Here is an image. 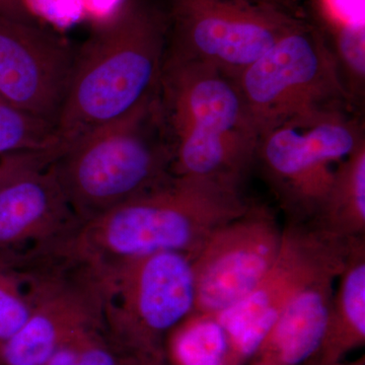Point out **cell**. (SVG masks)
<instances>
[{
    "label": "cell",
    "mask_w": 365,
    "mask_h": 365,
    "mask_svg": "<svg viewBox=\"0 0 365 365\" xmlns=\"http://www.w3.org/2000/svg\"><path fill=\"white\" fill-rule=\"evenodd\" d=\"M45 365H167L138 356L110 338L105 328L79 333L60 347Z\"/></svg>",
    "instance_id": "obj_18"
},
{
    "label": "cell",
    "mask_w": 365,
    "mask_h": 365,
    "mask_svg": "<svg viewBox=\"0 0 365 365\" xmlns=\"http://www.w3.org/2000/svg\"><path fill=\"white\" fill-rule=\"evenodd\" d=\"M103 323L110 338L167 364L168 336L195 311L193 257L177 252L138 257L103 268Z\"/></svg>",
    "instance_id": "obj_6"
},
{
    "label": "cell",
    "mask_w": 365,
    "mask_h": 365,
    "mask_svg": "<svg viewBox=\"0 0 365 365\" xmlns=\"http://www.w3.org/2000/svg\"><path fill=\"white\" fill-rule=\"evenodd\" d=\"M0 16L14 20L37 23L30 0H0Z\"/></svg>",
    "instance_id": "obj_23"
},
{
    "label": "cell",
    "mask_w": 365,
    "mask_h": 365,
    "mask_svg": "<svg viewBox=\"0 0 365 365\" xmlns=\"http://www.w3.org/2000/svg\"><path fill=\"white\" fill-rule=\"evenodd\" d=\"M364 241L334 237L312 222L288 220L277 258L260 284L216 314L247 362L288 302L314 281L337 279Z\"/></svg>",
    "instance_id": "obj_10"
},
{
    "label": "cell",
    "mask_w": 365,
    "mask_h": 365,
    "mask_svg": "<svg viewBox=\"0 0 365 365\" xmlns=\"http://www.w3.org/2000/svg\"><path fill=\"white\" fill-rule=\"evenodd\" d=\"M330 33L334 55L353 100L361 98L365 81L364 24L322 21Z\"/></svg>",
    "instance_id": "obj_20"
},
{
    "label": "cell",
    "mask_w": 365,
    "mask_h": 365,
    "mask_svg": "<svg viewBox=\"0 0 365 365\" xmlns=\"http://www.w3.org/2000/svg\"><path fill=\"white\" fill-rule=\"evenodd\" d=\"M282 232L270 209L252 204L213 230L193 257L195 312L220 313L251 294L277 258Z\"/></svg>",
    "instance_id": "obj_11"
},
{
    "label": "cell",
    "mask_w": 365,
    "mask_h": 365,
    "mask_svg": "<svg viewBox=\"0 0 365 365\" xmlns=\"http://www.w3.org/2000/svg\"><path fill=\"white\" fill-rule=\"evenodd\" d=\"M81 225L50 165L0 185V257L26 256L63 244Z\"/></svg>",
    "instance_id": "obj_13"
},
{
    "label": "cell",
    "mask_w": 365,
    "mask_h": 365,
    "mask_svg": "<svg viewBox=\"0 0 365 365\" xmlns=\"http://www.w3.org/2000/svg\"><path fill=\"white\" fill-rule=\"evenodd\" d=\"M50 165L83 222L162 185L173 176L172 148L158 91L59 151Z\"/></svg>",
    "instance_id": "obj_4"
},
{
    "label": "cell",
    "mask_w": 365,
    "mask_h": 365,
    "mask_svg": "<svg viewBox=\"0 0 365 365\" xmlns=\"http://www.w3.org/2000/svg\"><path fill=\"white\" fill-rule=\"evenodd\" d=\"M168 365H246L217 314L195 312L165 341Z\"/></svg>",
    "instance_id": "obj_17"
},
{
    "label": "cell",
    "mask_w": 365,
    "mask_h": 365,
    "mask_svg": "<svg viewBox=\"0 0 365 365\" xmlns=\"http://www.w3.org/2000/svg\"><path fill=\"white\" fill-rule=\"evenodd\" d=\"M56 155V151H25L0 155V185L9 180L50 165Z\"/></svg>",
    "instance_id": "obj_22"
},
{
    "label": "cell",
    "mask_w": 365,
    "mask_h": 365,
    "mask_svg": "<svg viewBox=\"0 0 365 365\" xmlns=\"http://www.w3.org/2000/svg\"><path fill=\"white\" fill-rule=\"evenodd\" d=\"M56 127L0 98V155L25 151H58Z\"/></svg>",
    "instance_id": "obj_19"
},
{
    "label": "cell",
    "mask_w": 365,
    "mask_h": 365,
    "mask_svg": "<svg viewBox=\"0 0 365 365\" xmlns=\"http://www.w3.org/2000/svg\"><path fill=\"white\" fill-rule=\"evenodd\" d=\"M158 101L172 174L242 187L259 133L235 81L202 62L165 55Z\"/></svg>",
    "instance_id": "obj_3"
},
{
    "label": "cell",
    "mask_w": 365,
    "mask_h": 365,
    "mask_svg": "<svg viewBox=\"0 0 365 365\" xmlns=\"http://www.w3.org/2000/svg\"><path fill=\"white\" fill-rule=\"evenodd\" d=\"M365 143L359 124L344 112L289 122L259 138V162L289 222L313 220L339 163Z\"/></svg>",
    "instance_id": "obj_9"
},
{
    "label": "cell",
    "mask_w": 365,
    "mask_h": 365,
    "mask_svg": "<svg viewBox=\"0 0 365 365\" xmlns=\"http://www.w3.org/2000/svg\"><path fill=\"white\" fill-rule=\"evenodd\" d=\"M32 314L25 276L9 257H0V344L25 326Z\"/></svg>",
    "instance_id": "obj_21"
},
{
    "label": "cell",
    "mask_w": 365,
    "mask_h": 365,
    "mask_svg": "<svg viewBox=\"0 0 365 365\" xmlns=\"http://www.w3.org/2000/svg\"><path fill=\"white\" fill-rule=\"evenodd\" d=\"M268 1L273 2V4H278V6L287 7L288 0H268Z\"/></svg>",
    "instance_id": "obj_25"
},
{
    "label": "cell",
    "mask_w": 365,
    "mask_h": 365,
    "mask_svg": "<svg viewBox=\"0 0 365 365\" xmlns=\"http://www.w3.org/2000/svg\"><path fill=\"white\" fill-rule=\"evenodd\" d=\"M336 278L314 281L288 302L246 365H304L325 330Z\"/></svg>",
    "instance_id": "obj_14"
},
{
    "label": "cell",
    "mask_w": 365,
    "mask_h": 365,
    "mask_svg": "<svg viewBox=\"0 0 365 365\" xmlns=\"http://www.w3.org/2000/svg\"><path fill=\"white\" fill-rule=\"evenodd\" d=\"M0 347H1V344H0Z\"/></svg>",
    "instance_id": "obj_26"
},
{
    "label": "cell",
    "mask_w": 365,
    "mask_h": 365,
    "mask_svg": "<svg viewBox=\"0 0 365 365\" xmlns=\"http://www.w3.org/2000/svg\"><path fill=\"white\" fill-rule=\"evenodd\" d=\"M267 1H268V0H267Z\"/></svg>",
    "instance_id": "obj_27"
},
{
    "label": "cell",
    "mask_w": 365,
    "mask_h": 365,
    "mask_svg": "<svg viewBox=\"0 0 365 365\" xmlns=\"http://www.w3.org/2000/svg\"><path fill=\"white\" fill-rule=\"evenodd\" d=\"M74 56L40 21L0 16V98L56 127Z\"/></svg>",
    "instance_id": "obj_12"
},
{
    "label": "cell",
    "mask_w": 365,
    "mask_h": 365,
    "mask_svg": "<svg viewBox=\"0 0 365 365\" xmlns=\"http://www.w3.org/2000/svg\"><path fill=\"white\" fill-rule=\"evenodd\" d=\"M241 188L173 175L150 191L83 222L72 244L102 268L162 252L194 257L213 230L248 210L251 204Z\"/></svg>",
    "instance_id": "obj_2"
},
{
    "label": "cell",
    "mask_w": 365,
    "mask_h": 365,
    "mask_svg": "<svg viewBox=\"0 0 365 365\" xmlns=\"http://www.w3.org/2000/svg\"><path fill=\"white\" fill-rule=\"evenodd\" d=\"M327 234L342 239L365 235V143L342 160L312 222Z\"/></svg>",
    "instance_id": "obj_16"
},
{
    "label": "cell",
    "mask_w": 365,
    "mask_h": 365,
    "mask_svg": "<svg viewBox=\"0 0 365 365\" xmlns=\"http://www.w3.org/2000/svg\"><path fill=\"white\" fill-rule=\"evenodd\" d=\"M167 56L202 62L237 79L302 20L267 0H158Z\"/></svg>",
    "instance_id": "obj_8"
},
{
    "label": "cell",
    "mask_w": 365,
    "mask_h": 365,
    "mask_svg": "<svg viewBox=\"0 0 365 365\" xmlns=\"http://www.w3.org/2000/svg\"><path fill=\"white\" fill-rule=\"evenodd\" d=\"M168 26L158 0H121L76 52L56 124L58 153L158 93Z\"/></svg>",
    "instance_id": "obj_1"
},
{
    "label": "cell",
    "mask_w": 365,
    "mask_h": 365,
    "mask_svg": "<svg viewBox=\"0 0 365 365\" xmlns=\"http://www.w3.org/2000/svg\"><path fill=\"white\" fill-rule=\"evenodd\" d=\"M259 133L299 120L344 112L353 102L332 48L302 21L235 79Z\"/></svg>",
    "instance_id": "obj_5"
},
{
    "label": "cell",
    "mask_w": 365,
    "mask_h": 365,
    "mask_svg": "<svg viewBox=\"0 0 365 365\" xmlns=\"http://www.w3.org/2000/svg\"><path fill=\"white\" fill-rule=\"evenodd\" d=\"M334 292L323 338L304 365L342 361L365 344V242L355 248Z\"/></svg>",
    "instance_id": "obj_15"
},
{
    "label": "cell",
    "mask_w": 365,
    "mask_h": 365,
    "mask_svg": "<svg viewBox=\"0 0 365 365\" xmlns=\"http://www.w3.org/2000/svg\"><path fill=\"white\" fill-rule=\"evenodd\" d=\"M325 365H365V359L364 356H362L359 359L354 360V361L345 362L344 360H342V361L335 362V364Z\"/></svg>",
    "instance_id": "obj_24"
},
{
    "label": "cell",
    "mask_w": 365,
    "mask_h": 365,
    "mask_svg": "<svg viewBox=\"0 0 365 365\" xmlns=\"http://www.w3.org/2000/svg\"><path fill=\"white\" fill-rule=\"evenodd\" d=\"M32 314L0 347V365H45L79 333L104 328L100 269L71 248L38 255L20 265Z\"/></svg>",
    "instance_id": "obj_7"
}]
</instances>
